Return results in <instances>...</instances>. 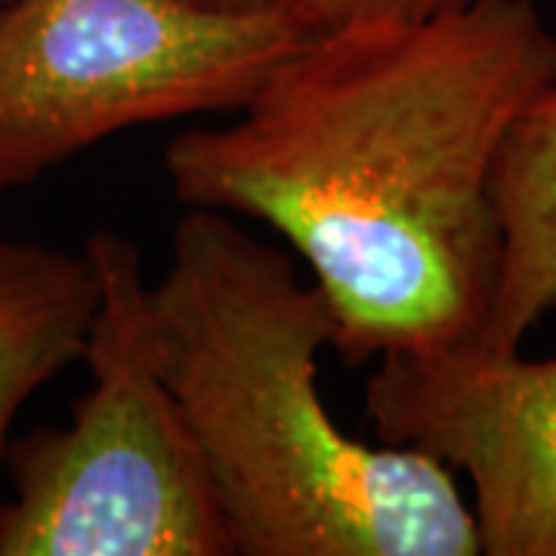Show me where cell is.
I'll use <instances>...</instances> for the list:
<instances>
[{
    "mask_svg": "<svg viewBox=\"0 0 556 556\" xmlns=\"http://www.w3.org/2000/svg\"><path fill=\"white\" fill-rule=\"evenodd\" d=\"M556 84L535 0L306 31L223 127L164 149L179 204L266 223L306 260L346 365L482 346L501 142Z\"/></svg>",
    "mask_w": 556,
    "mask_h": 556,
    "instance_id": "cell-1",
    "label": "cell"
},
{
    "mask_svg": "<svg viewBox=\"0 0 556 556\" xmlns=\"http://www.w3.org/2000/svg\"><path fill=\"white\" fill-rule=\"evenodd\" d=\"M146 340L226 514L236 556H477L437 457L340 430L318 393L334 316L232 214L189 207L146 291Z\"/></svg>",
    "mask_w": 556,
    "mask_h": 556,
    "instance_id": "cell-2",
    "label": "cell"
},
{
    "mask_svg": "<svg viewBox=\"0 0 556 556\" xmlns=\"http://www.w3.org/2000/svg\"><path fill=\"white\" fill-rule=\"evenodd\" d=\"M84 254L100 278L80 356L93 387L68 427L7 448L16 497L0 504V556H232L211 470L149 353L142 254L112 229Z\"/></svg>",
    "mask_w": 556,
    "mask_h": 556,
    "instance_id": "cell-3",
    "label": "cell"
},
{
    "mask_svg": "<svg viewBox=\"0 0 556 556\" xmlns=\"http://www.w3.org/2000/svg\"><path fill=\"white\" fill-rule=\"evenodd\" d=\"M306 35L195 0H0V199L130 127L236 112Z\"/></svg>",
    "mask_w": 556,
    "mask_h": 556,
    "instance_id": "cell-4",
    "label": "cell"
},
{
    "mask_svg": "<svg viewBox=\"0 0 556 556\" xmlns=\"http://www.w3.org/2000/svg\"><path fill=\"white\" fill-rule=\"evenodd\" d=\"M365 408L380 442L470 479L482 554L556 556V356L390 353Z\"/></svg>",
    "mask_w": 556,
    "mask_h": 556,
    "instance_id": "cell-5",
    "label": "cell"
},
{
    "mask_svg": "<svg viewBox=\"0 0 556 556\" xmlns=\"http://www.w3.org/2000/svg\"><path fill=\"white\" fill-rule=\"evenodd\" d=\"M501 276L482 350L514 353L556 309V84L522 109L492 170Z\"/></svg>",
    "mask_w": 556,
    "mask_h": 556,
    "instance_id": "cell-6",
    "label": "cell"
},
{
    "mask_svg": "<svg viewBox=\"0 0 556 556\" xmlns=\"http://www.w3.org/2000/svg\"><path fill=\"white\" fill-rule=\"evenodd\" d=\"M100 306L90 257L0 239V457L13 417L84 356Z\"/></svg>",
    "mask_w": 556,
    "mask_h": 556,
    "instance_id": "cell-7",
    "label": "cell"
},
{
    "mask_svg": "<svg viewBox=\"0 0 556 556\" xmlns=\"http://www.w3.org/2000/svg\"><path fill=\"white\" fill-rule=\"evenodd\" d=\"M470 0H291V16L306 31L353 22H420L467 7Z\"/></svg>",
    "mask_w": 556,
    "mask_h": 556,
    "instance_id": "cell-8",
    "label": "cell"
},
{
    "mask_svg": "<svg viewBox=\"0 0 556 556\" xmlns=\"http://www.w3.org/2000/svg\"><path fill=\"white\" fill-rule=\"evenodd\" d=\"M195 3L232 10V13H269V10L291 13V0H195Z\"/></svg>",
    "mask_w": 556,
    "mask_h": 556,
    "instance_id": "cell-9",
    "label": "cell"
}]
</instances>
